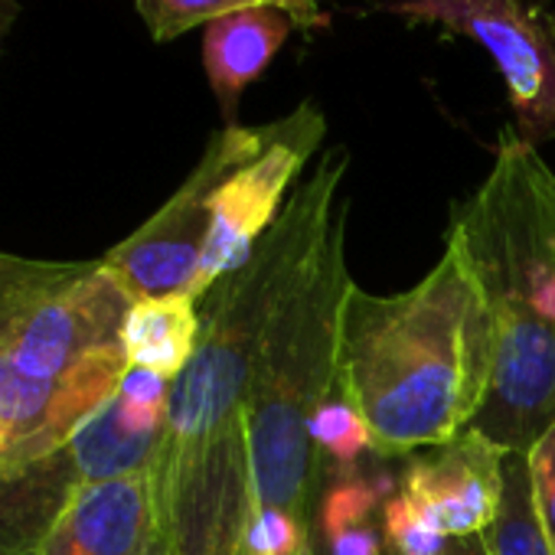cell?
Instances as JSON below:
<instances>
[{
	"label": "cell",
	"instance_id": "cell-13",
	"mask_svg": "<svg viewBox=\"0 0 555 555\" xmlns=\"http://www.w3.org/2000/svg\"><path fill=\"white\" fill-rule=\"evenodd\" d=\"M199 340V305L190 295L134 301L121 331L128 370L177 379Z\"/></svg>",
	"mask_w": 555,
	"mask_h": 555
},
{
	"label": "cell",
	"instance_id": "cell-25",
	"mask_svg": "<svg viewBox=\"0 0 555 555\" xmlns=\"http://www.w3.org/2000/svg\"><path fill=\"white\" fill-rule=\"evenodd\" d=\"M311 555H331V552H327V548H324V542H321V539H318V535H314V539H311Z\"/></svg>",
	"mask_w": 555,
	"mask_h": 555
},
{
	"label": "cell",
	"instance_id": "cell-26",
	"mask_svg": "<svg viewBox=\"0 0 555 555\" xmlns=\"http://www.w3.org/2000/svg\"><path fill=\"white\" fill-rule=\"evenodd\" d=\"M242 555H251V552H248V548H245V552H242Z\"/></svg>",
	"mask_w": 555,
	"mask_h": 555
},
{
	"label": "cell",
	"instance_id": "cell-2",
	"mask_svg": "<svg viewBox=\"0 0 555 555\" xmlns=\"http://www.w3.org/2000/svg\"><path fill=\"white\" fill-rule=\"evenodd\" d=\"M490 366L493 318L451 245L409 292L370 295L353 282L337 389L366 418L379 454H418L461 438L483 402Z\"/></svg>",
	"mask_w": 555,
	"mask_h": 555
},
{
	"label": "cell",
	"instance_id": "cell-24",
	"mask_svg": "<svg viewBox=\"0 0 555 555\" xmlns=\"http://www.w3.org/2000/svg\"><path fill=\"white\" fill-rule=\"evenodd\" d=\"M17 17H21V0H0V50H4V40L17 24Z\"/></svg>",
	"mask_w": 555,
	"mask_h": 555
},
{
	"label": "cell",
	"instance_id": "cell-20",
	"mask_svg": "<svg viewBox=\"0 0 555 555\" xmlns=\"http://www.w3.org/2000/svg\"><path fill=\"white\" fill-rule=\"evenodd\" d=\"M526 457H529V474H532L535 509H539L542 529L555 555V425L529 448Z\"/></svg>",
	"mask_w": 555,
	"mask_h": 555
},
{
	"label": "cell",
	"instance_id": "cell-17",
	"mask_svg": "<svg viewBox=\"0 0 555 555\" xmlns=\"http://www.w3.org/2000/svg\"><path fill=\"white\" fill-rule=\"evenodd\" d=\"M311 441L321 454H331L340 467H353L360 454L376 451L366 418L340 396V389L311 418Z\"/></svg>",
	"mask_w": 555,
	"mask_h": 555
},
{
	"label": "cell",
	"instance_id": "cell-23",
	"mask_svg": "<svg viewBox=\"0 0 555 555\" xmlns=\"http://www.w3.org/2000/svg\"><path fill=\"white\" fill-rule=\"evenodd\" d=\"M441 555H490V552L483 545V535H457V539H448Z\"/></svg>",
	"mask_w": 555,
	"mask_h": 555
},
{
	"label": "cell",
	"instance_id": "cell-22",
	"mask_svg": "<svg viewBox=\"0 0 555 555\" xmlns=\"http://www.w3.org/2000/svg\"><path fill=\"white\" fill-rule=\"evenodd\" d=\"M264 4L285 11L298 24V30H314V27H321L327 21L324 17V0H264Z\"/></svg>",
	"mask_w": 555,
	"mask_h": 555
},
{
	"label": "cell",
	"instance_id": "cell-6",
	"mask_svg": "<svg viewBox=\"0 0 555 555\" xmlns=\"http://www.w3.org/2000/svg\"><path fill=\"white\" fill-rule=\"evenodd\" d=\"M487 298L490 318L555 327V173L516 131H503L487 180L454 206L448 238Z\"/></svg>",
	"mask_w": 555,
	"mask_h": 555
},
{
	"label": "cell",
	"instance_id": "cell-4",
	"mask_svg": "<svg viewBox=\"0 0 555 555\" xmlns=\"http://www.w3.org/2000/svg\"><path fill=\"white\" fill-rule=\"evenodd\" d=\"M347 206L334 219L314 261L271 311L248 383V451L258 506L295 516L308 532L321 506V451L311 418L337 396L347 271Z\"/></svg>",
	"mask_w": 555,
	"mask_h": 555
},
{
	"label": "cell",
	"instance_id": "cell-9",
	"mask_svg": "<svg viewBox=\"0 0 555 555\" xmlns=\"http://www.w3.org/2000/svg\"><path fill=\"white\" fill-rule=\"evenodd\" d=\"M261 138L264 125H232L216 131L180 190L102 258L131 301L190 295L212 219V193L219 180L261 144Z\"/></svg>",
	"mask_w": 555,
	"mask_h": 555
},
{
	"label": "cell",
	"instance_id": "cell-10",
	"mask_svg": "<svg viewBox=\"0 0 555 555\" xmlns=\"http://www.w3.org/2000/svg\"><path fill=\"white\" fill-rule=\"evenodd\" d=\"M402 493L448 539L480 535L503 496V451L467 428L451 444L412 457L402 474Z\"/></svg>",
	"mask_w": 555,
	"mask_h": 555
},
{
	"label": "cell",
	"instance_id": "cell-11",
	"mask_svg": "<svg viewBox=\"0 0 555 555\" xmlns=\"http://www.w3.org/2000/svg\"><path fill=\"white\" fill-rule=\"evenodd\" d=\"M40 555H170L154 474L89 487L56 522Z\"/></svg>",
	"mask_w": 555,
	"mask_h": 555
},
{
	"label": "cell",
	"instance_id": "cell-5",
	"mask_svg": "<svg viewBox=\"0 0 555 555\" xmlns=\"http://www.w3.org/2000/svg\"><path fill=\"white\" fill-rule=\"evenodd\" d=\"M170 379L128 370L118 392L63 444L0 467V555H40L66 509L95 483L154 474Z\"/></svg>",
	"mask_w": 555,
	"mask_h": 555
},
{
	"label": "cell",
	"instance_id": "cell-18",
	"mask_svg": "<svg viewBox=\"0 0 555 555\" xmlns=\"http://www.w3.org/2000/svg\"><path fill=\"white\" fill-rule=\"evenodd\" d=\"M383 548L389 555H441L448 535L422 513L409 493H396L383 509Z\"/></svg>",
	"mask_w": 555,
	"mask_h": 555
},
{
	"label": "cell",
	"instance_id": "cell-12",
	"mask_svg": "<svg viewBox=\"0 0 555 555\" xmlns=\"http://www.w3.org/2000/svg\"><path fill=\"white\" fill-rule=\"evenodd\" d=\"M298 30V24L271 4L248 8L225 14L212 24H206L203 34V69L209 79V89L219 102V112L225 118V128L238 125V102L245 89L264 76V69L274 63L278 50L288 43V37Z\"/></svg>",
	"mask_w": 555,
	"mask_h": 555
},
{
	"label": "cell",
	"instance_id": "cell-16",
	"mask_svg": "<svg viewBox=\"0 0 555 555\" xmlns=\"http://www.w3.org/2000/svg\"><path fill=\"white\" fill-rule=\"evenodd\" d=\"M264 0H134L154 43H170L193 27H206L225 14L261 8Z\"/></svg>",
	"mask_w": 555,
	"mask_h": 555
},
{
	"label": "cell",
	"instance_id": "cell-21",
	"mask_svg": "<svg viewBox=\"0 0 555 555\" xmlns=\"http://www.w3.org/2000/svg\"><path fill=\"white\" fill-rule=\"evenodd\" d=\"M321 542L331 555H383V542L373 526H357V529H347V532H340L334 539H321Z\"/></svg>",
	"mask_w": 555,
	"mask_h": 555
},
{
	"label": "cell",
	"instance_id": "cell-27",
	"mask_svg": "<svg viewBox=\"0 0 555 555\" xmlns=\"http://www.w3.org/2000/svg\"><path fill=\"white\" fill-rule=\"evenodd\" d=\"M383 555H389V552H386V548H383Z\"/></svg>",
	"mask_w": 555,
	"mask_h": 555
},
{
	"label": "cell",
	"instance_id": "cell-19",
	"mask_svg": "<svg viewBox=\"0 0 555 555\" xmlns=\"http://www.w3.org/2000/svg\"><path fill=\"white\" fill-rule=\"evenodd\" d=\"M311 539L314 532H308L295 516L274 506H255L245 548L251 555H311Z\"/></svg>",
	"mask_w": 555,
	"mask_h": 555
},
{
	"label": "cell",
	"instance_id": "cell-1",
	"mask_svg": "<svg viewBox=\"0 0 555 555\" xmlns=\"http://www.w3.org/2000/svg\"><path fill=\"white\" fill-rule=\"evenodd\" d=\"M347 147H331L295 186L251 258L199 301V340L170 383L154 467L157 516L170 555H242L255 516L248 383L271 311L308 271L347 206Z\"/></svg>",
	"mask_w": 555,
	"mask_h": 555
},
{
	"label": "cell",
	"instance_id": "cell-7",
	"mask_svg": "<svg viewBox=\"0 0 555 555\" xmlns=\"http://www.w3.org/2000/svg\"><path fill=\"white\" fill-rule=\"evenodd\" d=\"M324 131L327 121L321 105L301 102L292 115L264 125L261 144L219 180L212 193V219L203 258L190 288V298L196 305L219 278L251 258V251L295 193L292 186L298 183L301 170L318 154Z\"/></svg>",
	"mask_w": 555,
	"mask_h": 555
},
{
	"label": "cell",
	"instance_id": "cell-14",
	"mask_svg": "<svg viewBox=\"0 0 555 555\" xmlns=\"http://www.w3.org/2000/svg\"><path fill=\"white\" fill-rule=\"evenodd\" d=\"M480 535L490 555H552L522 451H503V496L493 522Z\"/></svg>",
	"mask_w": 555,
	"mask_h": 555
},
{
	"label": "cell",
	"instance_id": "cell-8",
	"mask_svg": "<svg viewBox=\"0 0 555 555\" xmlns=\"http://www.w3.org/2000/svg\"><path fill=\"white\" fill-rule=\"evenodd\" d=\"M405 24H435L480 43L509 95L526 144L555 138V8L548 0H392Z\"/></svg>",
	"mask_w": 555,
	"mask_h": 555
},
{
	"label": "cell",
	"instance_id": "cell-3",
	"mask_svg": "<svg viewBox=\"0 0 555 555\" xmlns=\"http://www.w3.org/2000/svg\"><path fill=\"white\" fill-rule=\"evenodd\" d=\"M131 305L102 261L0 251V467L53 451L118 392Z\"/></svg>",
	"mask_w": 555,
	"mask_h": 555
},
{
	"label": "cell",
	"instance_id": "cell-15",
	"mask_svg": "<svg viewBox=\"0 0 555 555\" xmlns=\"http://www.w3.org/2000/svg\"><path fill=\"white\" fill-rule=\"evenodd\" d=\"M396 480L392 477H376V480H366V477H357L350 474L347 480H337L324 496H321V506H318V526H314V535L321 539H334L347 529H357V526H366L373 509L379 506V500H389L396 496Z\"/></svg>",
	"mask_w": 555,
	"mask_h": 555
}]
</instances>
